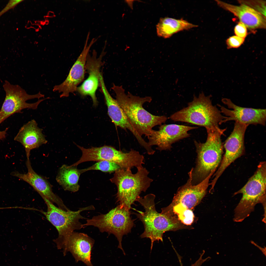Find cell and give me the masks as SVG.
Returning <instances> with one entry per match:
<instances>
[{
    "instance_id": "6da1fadb",
    "label": "cell",
    "mask_w": 266,
    "mask_h": 266,
    "mask_svg": "<svg viewBox=\"0 0 266 266\" xmlns=\"http://www.w3.org/2000/svg\"><path fill=\"white\" fill-rule=\"evenodd\" d=\"M112 89L116 94V100L126 116L128 119L138 133L141 136L147 137L153 128L165 123L168 118L164 116L153 115L143 107L146 102H150V97L135 96L130 93H126L122 86L113 85Z\"/></svg>"
},
{
    "instance_id": "7a4b0ae2",
    "label": "cell",
    "mask_w": 266,
    "mask_h": 266,
    "mask_svg": "<svg viewBox=\"0 0 266 266\" xmlns=\"http://www.w3.org/2000/svg\"><path fill=\"white\" fill-rule=\"evenodd\" d=\"M226 130L220 128L207 130L205 142L194 140L197 156L195 166L191 170L193 185L200 183L215 172L221 161L223 150L221 136Z\"/></svg>"
},
{
    "instance_id": "3957f363",
    "label": "cell",
    "mask_w": 266,
    "mask_h": 266,
    "mask_svg": "<svg viewBox=\"0 0 266 266\" xmlns=\"http://www.w3.org/2000/svg\"><path fill=\"white\" fill-rule=\"evenodd\" d=\"M210 96H206L202 92L187 106L171 115L169 118L175 121L187 123L204 127L206 130L219 128L225 116L213 105Z\"/></svg>"
},
{
    "instance_id": "277c9868",
    "label": "cell",
    "mask_w": 266,
    "mask_h": 266,
    "mask_svg": "<svg viewBox=\"0 0 266 266\" xmlns=\"http://www.w3.org/2000/svg\"><path fill=\"white\" fill-rule=\"evenodd\" d=\"M137 168V172L133 174L131 169L120 168L115 172L110 179L117 187V202L129 210L141 193L146 192L153 181L148 176L149 172L146 168L143 166Z\"/></svg>"
},
{
    "instance_id": "5b68a950",
    "label": "cell",
    "mask_w": 266,
    "mask_h": 266,
    "mask_svg": "<svg viewBox=\"0 0 266 266\" xmlns=\"http://www.w3.org/2000/svg\"><path fill=\"white\" fill-rule=\"evenodd\" d=\"M155 198V195L150 193L143 198L140 197L137 201L145 209L144 212L138 211V213L136 214L143 223L144 228V232L140 237L150 239L151 251L155 241L163 242V233L177 229L180 225L172 216L161 212L159 213L157 211L154 202Z\"/></svg>"
},
{
    "instance_id": "8992f818",
    "label": "cell",
    "mask_w": 266,
    "mask_h": 266,
    "mask_svg": "<svg viewBox=\"0 0 266 266\" xmlns=\"http://www.w3.org/2000/svg\"><path fill=\"white\" fill-rule=\"evenodd\" d=\"M241 193L242 198L234 209L233 220L241 222L254 211L258 203H262L264 210L266 208V163L260 162L253 175L246 184L234 195Z\"/></svg>"
},
{
    "instance_id": "52a82bcc",
    "label": "cell",
    "mask_w": 266,
    "mask_h": 266,
    "mask_svg": "<svg viewBox=\"0 0 266 266\" xmlns=\"http://www.w3.org/2000/svg\"><path fill=\"white\" fill-rule=\"evenodd\" d=\"M130 210L119 204L106 214H101L87 219L86 223L83 224V227L93 226L98 228L101 233L114 234L118 242V248L125 255L122 246V237L130 232L134 225Z\"/></svg>"
},
{
    "instance_id": "ba28073f",
    "label": "cell",
    "mask_w": 266,
    "mask_h": 266,
    "mask_svg": "<svg viewBox=\"0 0 266 266\" xmlns=\"http://www.w3.org/2000/svg\"><path fill=\"white\" fill-rule=\"evenodd\" d=\"M76 145L81 151L82 155L79 160L72 165L73 166H77L86 162L105 160L114 163L121 168L131 169L134 167L137 168L142 167L144 164V156L133 149L125 153L111 146L85 148Z\"/></svg>"
},
{
    "instance_id": "9c48e42d",
    "label": "cell",
    "mask_w": 266,
    "mask_h": 266,
    "mask_svg": "<svg viewBox=\"0 0 266 266\" xmlns=\"http://www.w3.org/2000/svg\"><path fill=\"white\" fill-rule=\"evenodd\" d=\"M42 197L46 205L47 210L46 212H41L58 232V237L54 240L56 244L61 241L74 230L83 228L80 220L86 218L81 215L82 212L95 209L94 206L91 205L80 208L76 211H65L56 207L45 197Z\"/></svg>"
},
{
    "instance_id": "30bf717a",
    "label": "cell",
    "mask_w": 266,
    "mask_h": 266,
    "mask_svg": "<svg viewBox=\"0 0 266 266\" xmlns=\"http://www.w3.org/2000/svg\"><path fill=\"white\" fill-rule=\"evenodd\" d=\"M3 87L5 93V97L0 110V124L7 118L16 113H21L23 109L28 108L36 109L39 104L49 97L39 99L36 102L28 103L26 101L29 100L44 98V95L40 92L31 95L20 86L11 84L5 81Z\"/></svg>"
},
{
    "instance_id": "8fae6325",
    "label": "cell",
    "mask_w": 266,
    "mask_h": 266,
    "mask_svg": "<svg viewBox=\"0 0 266 266\" xmlns=\"http://www.w3.org/2000/svg\"><path fill=\"white\" fill-rule=\"evenodd\" d=\"M248 126L235 122L232 132L224 145L225 152L219 166L213 175L214 178L211 183L212 185H215L225 169L244 153L245 134Z\"/></svg>"
},
{
    "instance_id": "7c38bea8",
    "label": "cell",
    "mask_w": 266,
    "mask_h": 266,
    "mask_svg": "<svg viewBox=\"0 0 266 266\" xmlns=\"http://www.w3.org/2000/svg\"><path fill=\"white\" fill-rule=\"evenodd\" d=\"M198 127L175 124H164L160 126L158 130H152L147 137L148 143L160 151L170 150L172 144L190 136L188 132Z\"/></svg>"
},
{
    "instance_id": "4fadbf2b",
    "label": "cell",
    "mask_w": 266,
    "mask_h": 266,
    "mask_svg": "<svg viewBox=\"0 0 266 266\" xmlns=\"http://www.w3.org/2000/svg\"><path fill=\"white\" fill-rule=\"evenodd\" d=\"M89 35L87 34L83 50L72 66L66 79L62 83L55 85L53 87V91L62 93L60 98L67 97L70 93H73L76 91L78 84L84 79L87 56L92 45L98 39L97 38H93L88 46Z\"/></svg>"
},
{
    "instance_id": "5bb4252c",
    "label": "cell",
    "mask_w": 266,
    "mask_h": 266,
    "mask_svg": "<svg viewBox=\"0 0 266 266\" xmlns=\"http://www.w3.org/2000/svg\"><path fill=\"white\" fill-rule=\"evenodd\" d=\"M229 109L219 105L221 113L226 117L222 123L230 121H234L248 125L260 124L265 126L266 120V109L243 107L236 105L229 99L223 98L221 100Z\"/></svg>"
},
{
    "instance_id": "9a60e30c",
    "label": "cell",
    "mask_w": 266,
    "mask_h": 266,
    "mask_svg": "<svg viewBox=\"0 0 266 266\" xmlns=\"http://www.w3.org/2000/svg\"><path fill=\"white\" fill-rule=\"evenodd\" d=\"M95 241L87 234L73 232L57 244L65 252H70L78 262L81 261L87 266H93L91 261V252Z\"/></svg>"
},
{
    "instance_id": "2e32d148",
    "label": "cell",
    "mask_w": 266,
    "mask_h": 266,
    "mask_svg": "<svg viewBox=\"0 0 266 266\" xmlns=\"http://www.w3.org/2000/svg\"><path fill=\"white\" fill-rule=\"evenodd\" d=\"M107 41L100 56L97 57V53L95 50L93 51L92 55L88 53L87 56L85 65V70L88 74L87 79L82 84L77 88L76 91L82 96H89L92 99L93 104L96 106L98 101L96 93L99 85L100 78L101 73L100 69L102 66V61L103 57L106 54L105 50Z\"/></svg>"
},
{
    "instance_id": "e0dca14e",
    "label": "cell",
    "mask_w": 266,
    "mask_h": 266,
    "mask_svg": "<svg viewBox=\"0 0 266 266\" xmlns=\"http://www.w3.org/2000/svg\"><path fill=\"white\" fill-rule=\"evenodd\" d=\"M211 173L200 183L193 185L191 183V172L187 182L178 189L172 203L168 206L179 205L186 209L191 210L198 204L205 196L209 185L210 179L214 174Z\"/></svg>"
},
{
    "instance_id": "ac0fdd59",
    "label": "cell",
    "mask_w": 266,
    "mask_h": 266,
    "mask_svg": "<svg viewBox=\"0 0 266 266\" xmlns=\"http://www.w3.org/2000/svg\"><path fill=\"white\" fill-rule=\"evenodd\" d=\"M26 165L28 170L27 173L21 174L16 171L12 172V175L27 183L41 197H44L53 203H55L59 208L65 211L69 210L62 199L53 192L51 185L47 180L34 171L29 159H27Z\"/></svg>"
},
{
    "instance_id": "d6986e66",
    "label": "cell",
    "mask_w": 266,
    "mask_h": 266,
    "mask_svg": "<svg viewBox=\"0 0 266 266\" xmlns=\"http://www.w3.org/2000/svg\"><path fill=\"white\" fill-rule=\"evenodd\" d=\"M216 1L220 7L237 17L247 28L251 30L266 28V17L250 7L242 4L236 6L219 0Z\"/></svg>"
},
{
    "instance_id": "ffe728a7",
    "label": "cell",
    "mask_w": 266,
    "mask_h": 266,
    "mask_svg": "<svg viewBox=\"0 0 266 266\" xmlns=\"http://www.w3.org/2000/svg\"><path fill=\"white\" fill-rule=\"evenodd\" d=\"M14 140L24 147L27 159H29L31 151L46 144L48 141L42 133V129L38 126L36 121L33 119L21 127Z\"/></svg>"
},
{
    "instance_id": "44dd1931",
    "label": "cell",
    "mask_w": 266,
    "mask_h": 266,
    "mask_svg": "<svg viewBox=\"0 0 266 266\" xmlns=\"http://www.w3.org/2000/svg\"><path fill=\"white\" fill-rule=\"evenodd\" d=\"M99 85L107 107L108 114L115 125L125 130L128 129L135 137L139 134L129 122L123 111L116 99L113 98L105 86L102 73L100 76Z\"/></svg>"
},
{
    "instance_id": "7402d4cb",
    "label": "cell",
    "mask_w": 266,
    "mask_h": 266,
    "mask_svg": "<svg viewBox=\"0 0 266 266\" xmlns=\"http://www.w3.org/2000/svg\"><path fill=\"white\" fill-rule=\"evenodd\" d=\"M198 27L183 18L177 19L169 17L161 18L156 25L157 35L168 38L174 34L184 30Z\"/></svg>"
},
{
    "instance_id": "603a6c76",
    "label": "cell",
    "mask_w": 266,
    "mask_h": 266,
    "mask_svg": "<svg viewBox=\"0 0 266 266\" xmlns=\"http://www.w3.org/2000/svg\"><path fill=\"white\" fill-rule=\"evenodd\" d=\"M77 166L64 164L59 168L56 180L65 190L75 192L79 189L78 181L81 174Z\"/></svg>"
},
{
    "instance_id": "cb8c5ba5",
    "label": "cell",
    "mask_w": 266,
    "mask_h": 266,
    "mask_svg": "<svg viewBox=\"0 0 266 266\" xmlns=\"http://www.w3.org/2000/svg\"><path fill=\"white\" fill-rule=\"evenodd\" d=\"M167 210L171 215L173 212L176 214L179 219L184 224L190 225L193 222L194 215L191 210L186 209L179 205L167 207Z\"/></svg>"
},
{
    "instance_id": "d4e9b609",
    "label": "cell",
    "mask_w": 266,
    "mask_h": 266,
    "mask_svg": "<svg viewBox=\"0 0 266 266\" xmlns=\"http://www.w3.org/2000/svg\"><path fill=\"white\" fill-rule=\"evenodd\" d=\"M117 164L110 161H100L97 162L92 166L87 168L80 169L81 174L90 170H99L106 172L112 173L115 172L120 168Z\"/></svg>"
},
{
    "instance_id": "484cf974",
    "label": "cell",
    "mask_w": 266,
    "mask_h": 266,
    "mask_svg": "<svg viewBox=\"0 0 266 266\" xmlns=\"http://www.w3.org/2000/svg\"><path fill=\"white\" fill-rule=\"evenodd\" d=\"M246 1L241 3L250 7L266 17L265 2L261 0Z\"/></svg>"
},
{
    "instance_id": "4316f807",
    "label": "cell",
    "mask_w": 266,
    "mask_h": 266,
    "mask_svg": "<svg viewBox=\"0 0 266 266\" xmlns=\"http://www.w3.org/2000/svg\"><path fill=\"white\" fill-rule=\"evenodd\" d=\"M245 38L237 36H233L228 38L226 41L228 49L237 48L244 43Z\"/></svg>"
},
{
    "instance_id": "83f0119b",
    "label": "cell",
    "mask_w": 266,
    "mask_h": 266,
    "mask_svg": "<svg viewBox=\"0 0 266 266\" xmlns=\"http://www.w3.org/2000/svg\"><path fill=\"white\" fill-rule=\"evenodd\" d=\"M234 31L236 36L241 38H245L247 35V27L240 22L235 26Z\"/></svg>"
},
{
    "instance_id": "f1b7e54d",
    "label": "cell",
    "mask_w": 266,
    "mask_h": 266,
    "mask_svg": "<svg viewBox=\"0 0 266 266\" xmlns=\"http://www.w3.org/2000/svg\"><path fill=\"white\" fill-rule=\"evenodd\" d=\"M23 1V0H10L4 8L0 12V17L9 10L15 7Z\"/></svg>"
},
{
    "instance_id": "f546056e",
    "label": "cell",
    "mask_w": 266,
    "mask_h": 266,
    "mask_svg": "<svg viewBox=\"0 0 266 266\" xmlns=\"http://www.w3.org/2000/svg\"><path fill=\"white\" fill-rule=\"evenodd\" d=\"M2 135L1 132L0 131V138L1 137Z\"/></svg>"
},
{
    "instance_id": "4dcf8cb0",
    "label": "cell",
    "mask_w": 266,
    "mask_h": 266,
    "mask_svg": "<svg viewBox=\"0 0 266 266\" xmlns=\"http://www.w3.org/2000/svg\"></svg>"
}]
</instances>
